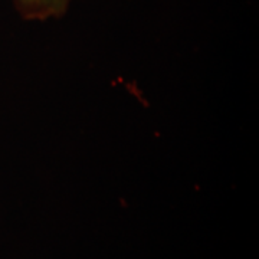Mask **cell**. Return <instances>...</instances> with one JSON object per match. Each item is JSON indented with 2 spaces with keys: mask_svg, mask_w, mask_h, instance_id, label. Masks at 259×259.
I'll use <instances>...</instances> for the list:
<instances>
[{
  "mask_svg": "<svg viewBox=\"0 0 259 259\" xmlns=\"http://www.w3.org/2000/svg\"><path fill=\"white\" fill-rule=\"evenodd\" d=\"M22 13L28 18L45 19L51 15L59 16L69 0H16Z\"/></svg>",
  "mask_w": 259,
  "mask_h": 259,
  "instance_id": "cell-1",
  "label": "cell"
}]
</instances>
